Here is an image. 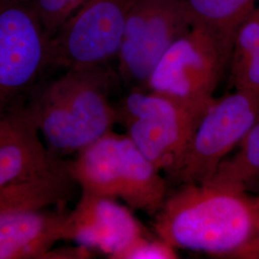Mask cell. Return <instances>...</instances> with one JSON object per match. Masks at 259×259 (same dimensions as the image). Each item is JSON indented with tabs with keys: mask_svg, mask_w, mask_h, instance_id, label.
Returning a JSON list of instances; mask_svg holds the SVG:
<instances>
[{
	"mask_svg": "<svg viewBox=\"0 0 259 259\" xmlns=\"http://www.w3.org/2000/svg\"><path fill=\"white\" fill-rule=\"evenodd\" d=\"M257 213L244 192L212 183L182 185L156 214L155 231L175 249L228 257L249 240Z\"/></svg>",
	"mask_w": 259,
	"mask_h": 259,
	"instance_id": "1",
	"label": "cell"
},
{
	"mask_svg": "<svg viewBox=\"0 0 259 259\" xmlns=\"http://www.w3.org/2000/svg\"><path fill=\"white\" fill-rule=\"evenodd\" d=\"M111 79L106 66L69 69L30 95L27 105L53 156L77 154L112 131L117 117Z\"/></svg>",
	"mask_w": 259,
	"mask_h": 259,
	"instance_id": "2",
	"label": "cell"
},
{
	"mask_svg": "<svg viewBox=\"0 0 259 259\" xmlns=\"http://www.w3.org/2000/svg\"><path fill=\"white\" fill-rule=\"evenodd\" d=\"M50 40L30 0H0V116L36 90L50 67Z\"/></svg>",
	"mask_w": 259,
	"mask_h": 259,
	"instance_id": "3",
	"label": "cell"
},
{
	"mask_svg": "<svg viewBox=\"0 0 259 259\" xmlns=\"http://www.w3.org/2000/svg\"><path fill=\"white\" fill-rule=\"evenodd\" d=\"M259 120V94L234 91L214 98L187 147L166 172L180 185L205 184Z\"/></svg>",
	"mask_w": 259,
	"mask_h": 259,
	"instance_id": "4",
	"label": "cell"
},
{
	"mask_svg": "<svg viewBox=\"0 0 259 259\" xmlns=\"http://www.w3.org/2000/svg\"><path fill=\"white\" fill-rule=\"evenodd\" d=\"M117 123L159 170L173 166L187 147L204 113L160 93L135 90L115 106Z\"/></svg>",
	"mask_w": 259,
	"mask_h": 259,
	"instance_id": "5",
	"label": "cell"
},
{
	"mask_svg": "<svg viewBox=\"0 0 259 259\" xmlns=\"http://www.w3.org/2000/svg\"><path fill=\"white\" fill-rule=\"evenodd\" d=\"M229 64L230 57L209 34L191 27L161 57L146 85L204 113Z\"/></svg>",
	"mask_w": 259,
	"mask_h": 259,
	"instance_id": "6",
	"label": "cell"
},
{
	"mask_svg": "<svg viewBox=\"0 0 259 259\" xmlns=\"http://www.w3.org/2000/svg\"><path fill=\"white\" fill-rule=\"evenodd\" d=\"M136 0H88L50 40V67H101L120 49Z\"/></svg>",
	"mask_w": 259,
	"mask_h": 259,
	"instance_id": "7",
	"label": "cell"
},
{
	"mask_svg": "<svg viewBox=\"0 0 259 259\" xmlns=\"http://www.w3.org/2000/svg\"><path fill=\"white\" fill-rule=\"evenodd\" d=\"M190 29L185 0H136L117 55L121 78L146 85L161 57Z\"/></svg>",
	"mask_w": 259,
	"mask_h": 259,
	"instance_id": "8",
	"label": "cell"
},
{
	"mask_svg": "<svg viewBox=\"0 0 259 259\" xmlns=\"http://www.w3.org/2000/svg\"><path fill=\"white\" fill-rule=\"evenodd\" d=\"M144 236L146 233L141 224L115 199L82 193L66 217L65 240L101 251L110 258L121 259Z\"/></svg>",
	"mask_w": 259,
	"mask_h": 259,
	"instance_id": "9",
	"label": "cell"
},
{
	"mask_svg": "<svg viewBox=\"0 0 259 259\" xmlns=\"http://www.w3.org/2000/svg\"><path fill=\"white\" fill-rule=\"evenodd\" d=\"M66 163L41 141L33 112L25 103L13 128L0 139V186L46 176Z\"/></svg>",
	"mask_w": 259,
	"mask_h": 259,
	"instance_id": "10",
	"label": "cell"
},
{
	"mask_svg": "<svg viewBox=\"0 0 259 259\" xmlns=\"http://www.w3.org/2000/svg\"><path fill=\"white\" fill-rule=\"evenodd\" d=\"M63 207L0 216V259L47 258L56 243L65 240L68 211Z\"/></svg>",
	"mask_w": 259,
	"mask_h": 259,
	"instance_id": "11",
	"label": "cell"
},
{
	"mask_svg": "<svg viewBox=\"0 0 259 259\" xmlns=\"http://www.w3.org/2000/svg\"><path fill=\"white\" fill-rule=\"evenodd\" d=\"M119 196L129 207L155 215L166 200V184L160 170L145 157L127 135H120Z\"/></svg>",
	"mask_w": 259,
	"mask_h": 259,
	"instance_id": "12",
	"label": "cell"
},
{
	"mask_svg": "<svg viewBox=\"0 0 259 259\" xmlns=\"http://www.w3.org/2000/svg\"><path fill=\"white\" fill-rule=\"evenodd\" d=\"M120 135L112 131L77 153L69 168L82 193L118 199Z\"/></svg>",
	"mask_w": 259,
	"mask_h": 259,
	"instance_id": "13",
	"label": "cell"
},
{
	"mask_svg": "<svg viewBox=\"0 0 259 259\" xmlns=\"http://www.w3.org/2000/svg\"><path fill=\"white\" fill-rule=\"evenodd\" d=\"M69 161L46 176L24 183L0 186V216L29 209L64 206L75 192Z\"/></svg>",
	"mask_w": 259,
	"mask_h": 259,
	"instance_id": "14",
	"label": "cell"
},
{
	"mask_svg": "<svg viewBox=\"0 0 259 259\" xmlns=\"http://www.w3.org/2000/svg\"><path fill=\"white\" fill-rule=\"evenodd\" d=\"M185 4L191 27L209 34L231 60L238 29L258 8L259 0H185Z\"/></svg>",
	"mask_w": 259,
	"mask_h": 259,
	"instance_id": "15",
	"label": "cell"
},
{
	"mask_svg": "<svg viewBox=\"0 0 259 259\" xmlns=\"http://www.w3.org/2000/svg\"><path fill=\"white\" fill-rule=\"evenodd\" d=\"M229 66L234 91L259 94V7L238 29Z\"/></svg>",
	"mask_w": 259,
	"mask_h": 259,
	"instance_id": "16",
	"label": "cell"
},
{
	"mask_svg": "<svg viewBox=\"0 0 259 259\" xmlns=\"http://www.w3.org/2000/svg\"><path fill=\"white\" fill-rule=\"evenodd\" d=\"M259 179V120L240 142L239 151L225 158L208 183L226 186L237 192Z\"/></svg>",
	"mask_w": 259,
	"mask_h": 259,
	"instance_id": "17",
	"label": "cell"
},
{
	"mask_svg": "<svg viewBox=\"0 0 259 259\" xmlns=\"http://www.w3.org/2000/svg\"><path fill=\"white\" fill-rule=\"evenodd\" d=\"M88 0H30L49 36L52 37Z\"/></svg>",
	"mask_w": 259,
	"mask_h": 259,
	"instance_id": "18",
	"label": "cell"
},
{
	"mask_svg": "<svg viewBox=\"0 0 259 259\" xmlns=\"http://www.w3.org/2000/svg\"><path fill=\"white\" fill-rule=\"evenodd\" d=\"M175 248L165 241L151 240L142 237L126 250L121 259H174L177 258Z\"/></svg>",
	"mask_w": 259,
	"mask_h": 259,
	"instance_id": "19",
	"label": "cell"
},
{
	"mask_svg": "<svg viewBox=\"0 0 259 259\" xmlns=\"http://www.w3.org/2000/svg\"><path fill=\"white\" fill-rule=\"evenodd\" d=\"M228 258L259 259V210L254 231L251 236L239 249L233 251Z\"/></svg>",
	"mask_w": 259,
	"mask_h": 259,
	"instance_id": "20",
	"label": "cell"
},
{
	"mask_svg": "<svg viewBox=\"0 0 259 259\" xmlns=\"http://www.w3.org/2000/svg\"><path fill=\"white\" fill-rule=\"evenodd\" d=\"M250 202H251L252 206H253L256 210H259V195H257L256 197L250 198Z\"/></svg>",
	"mask_w": 259,
	"mask_h": 259,
	"instance_id": "21",
	"label": "cell"
}]
</instances>
